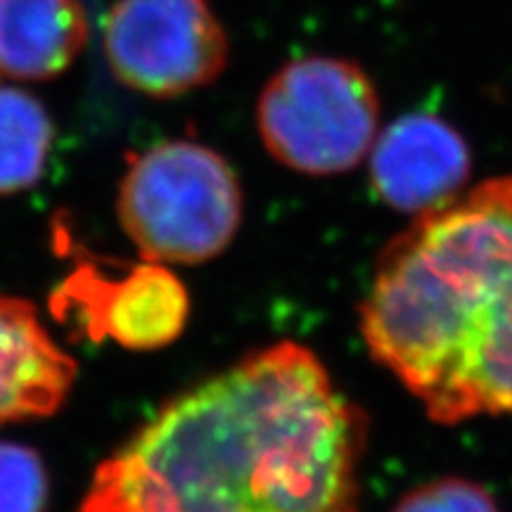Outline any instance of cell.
I'll return each mask as SVG.
<instances>
[{
  "mask_svg": "<svg viewBox=\"0 0 512 512\" xmlns=\"http://www.w3.org/2000/svg\"><path fill=\"white\" fill-rule=\"evenodd\" d=\"M382 102L361 64L302 55L275 72L256 102V131L275 162L304 176H339L366 162Z\"/></svg>",
  "mask_w": 512,
  "mask_h": 512,
  "instance_id": "obj_4",
  "label": "cell"
},
{
  "mask_svg": "<svg viewBox=\"0 0 512 512\" xmlns=\"http://www.w3.org/2000/svg\"><path fill=\"white\" fill-rule=\"evenodd\" d=\"M361 335L439 425L512 415V174L422 211L387 242Z\"/></svg>",
  "mask_w": 512,
  "mask_h": 512,
  "instance_id": "obj_2",
  "label": "cell"
},
{
  "mask_svg": "<svg viewBox=\"0 0 512 512\" xmlns=\"http://www.w3.org/2000/svg\"><path fill=\"white\" fill-rule=\"evenodd\" d=\"M74 380V358L50 337L36 306L0 294V427L55 415Z\"/></svg>",
  "mask_w": 512,
  "mask_h": 512,
  "instance_id": "obj_8",
  "label": "cell"
},
{
  "mask_svg": "<svg viewBox=\"0 0 512 512\" xmlns=\"http://www.w3.org/2000/svg\"><path fill=\"white\" fill-rule=\"evenodd\" d=\"M48 467L31 446L0 441V512H46Z\"/></svg>",
  "mask_w": 512,
  "mask_h": 512,
  "instance_id": "obj_11",
  "label": "cell"
},
{
  "mask_svg": "<svg viewBox=\"0 0 512 512\" xmlns=\"http://www.w3.org/2000/svg\"><path fill=\"white\" fill-rule=\"evenodd\" d=\"M50 309L91 342L112 339L131 351H155L181 337L190 294L183 280L157 261H143L119 275L81 264L55 287Z\"/></svg>",
  "mask_w": 512,
  "mask_h": 512,
  "instance_id": "obj_6",
  "label": "cell"
},
{
  "mask_svg": "<svg viewBox=\"0 0 512 512\" xmlns=\"http://www.w3.org/2000/svg\"><path fill=\"white\" fill-rule=\"evenodd\" d=\"M368 166L377 197L387 207L418 216L463 192L472 174V152L451 121L420 110L380 128Z\"/></svg>",
  "mask_w": 512,
  "mask_h": 512,
  "instance_id": "obj_7",
  "label": "cell"
},
{
  "mask_svg": "<svg viewBox=\"0 0 512 512\" xmlns=\"http://www.w3.org/2000/svg\"><path fill=\"white\" fill-rule=\"evenodd\" d=\"M392 512H501L482 484L463 477H441L413 489Z\"/></svg>",
  "mask_w": 512,
  "mask_h": 512,
  "instance_id": "obj_12",
  "label": "cell"
},
{
  "mask_svg": "<svg viewBox=\"0 0 512 512\" xmlns=\"http://www.w3.org/2000/svg\"><path fill=\"white\" fill-rule=\"evenodd\" d=\"M368 420L278 342L178 394L102 460L79 512H361Z\"/></svg>",
  "mask_w": 512,
  "mask_h": 512,
  "instance_id": "obj_1",
  "label": "cell"
},
{
  "mask_svg": "<svg viewBox=\"0 0 512 512\" xmlns=\"http://www.w3.org/2000/svg\"><path fill=\"white\" fill-rule=\"evenodd\" d=\"M242 185L226 157L166 140L131 159L117 216L145 261L195 266L226 252L242 223Z\"/></svg>",
  "mask_w": 512,
  "mask_h": 512,
  "instance_id": "obj_3",
  "label": "cell"
},
{
  "mask_svg": "<svg viewBox=\"0 0 512 512\" xmlns=\"http://www.w3.org/2000/svg\"><path fill=\"white\" fill-rule=\"evenodd\" d=\"M53 138L50 114L34 95L0 86V195L24 192L41 181Z\"/></svg>",
  "mask_w": 512,
  "mask_h": 512,
  "instance_id": "obj_10",
  "label": "cell"
},
{
  "mask_svg": "<svg viewBox=\"0 0 512 512\" xmlns=\"http://www.w3.org/2000/svg\"><path fill=\"white\" fill-rule=\"evenodd\" d=\"M86 41L79 0H0V74L50 79L76 60Z\"/></svg>",
  "mask_w": 512,
  "mask_h": 512,
  "instance_id": "obj_9",
  "label": "cell"
},
{
  "mask_svg": "<svg viewBox=\"0 0 512 512\" xmlns=\"http://www.w3.org/2000/svg\"><path fill=\"white\" fill-rule=\"evenodd\" d=\"M105 53L124 86L178 98L228 67V34L209 0H119L105 22Z\"/></svg>",
  "mask_w": 512,
  "mask_h": 512,
  "instance_id": "obj_5",
  "label": "cell"
}]
</instances>
